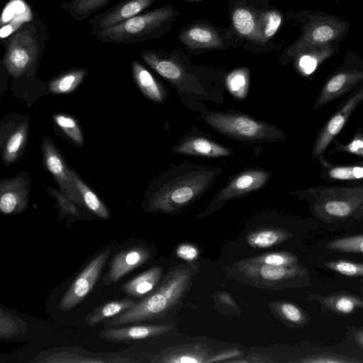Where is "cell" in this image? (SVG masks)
<instances>
[{
    "mask_svg": "<svg viewBox=\"0 0 363 363\" xmlns=\"http://www.w3.org/2000/svg\"><path fill=\"white\" fill-rule=\"evenodd\" d=\"M162 274L161 267H152L123 284L119 289L128 296L142 297L156 286Z\"/></svg>",
    "mask_w": 363,
    "mask_h": 363,
    "instance_id": "30",
    "label": "cell"
},
{
    "mask_svg": "<svg viewBox=\"0 0 363 363\" xmlns=\"http://www.w3.org/2000/svg\"><path fill=\"white\" fill-rule=\"evenodd\" d=\"M199 118L223 135L247 145L272 143L287 138L286 133L277 126L235 111L206 109Z\"/></svg>",
    "mask_w": 363,
    "mask_h": 363,
    "instance_id": "8",
    "label": "cell"
},
{
    "mask_svg": "<svg viewBox=\"0 0 363 363\" xmlns=\"http://www.w3.org/2000/svg\"><path fill=\"white\" fill-rule=\"evenodd\" d=\"M110 253L111 249L107 248L86 264L60 298L57 306L60 311L72 310L89 294L99 279Z\"/></svg>",
    "mask_w": 363,
    "mask_h": 363,
    "instance_id": "16",
    "label": "cell"
},
{
    "mask_svg": "<svg viewBox=\"0 0 363 363\" xmlns=\"http://www.w3.org/2000/svg\"><path fill=\"white\" fill-rule=\"evenodd\" d=\"M71 172L74 182L81 195L84 207L103 220L110 219V211L98 195L82 179L73 168L71 169Z\"/></svg>",
    "mask_w": 363,
    "mask_h": 363,
    "instance_id": "32",
    "label": "cell"
},
{
    "mask_svg": "<svg viewBox=\"0 0 363 363\" xmlns=\"http://www.w3.org/2000/svg\"><path fill=\"white\" fill-rule=\"evenodd\" d=\"M363 218V208L359 210L357 213L354 214L353 218L360 219Z\"/></svg>",
    "mask_w": 363,
    "mask_h": 363,
    "instance_id": "50",
    "label": "cell"
},
{
    "mask_svg": "<svg viewBox=\"0 0 363 363\" xmlns=\"http://www.w3.org/2000/svg\"><path fill=\"white\" fill-rule=\"evenodd\" d=\"M48 192L56 200L60 213L72 216L79 215L78 205L66 196L60 189L48 186Z\"/></svg>",
    "mask_w": 363,
    "mask_h": 363,
    "instance_id": "45",
    "label": "cell"
},
{
    "mask_svg": "<svg viewBox=\"0 0 363 363\" xmlns=\"http://www.w3.org/2000/svg\"><path fill=\"white\" fill-rule=\"evenodd\" d=\"M223 170L220 167L187 162L171 164L150 182L143 207L151 213H178L204 195Z\"/></svg>",
    "mask_w": 363,
    "mask_h": 363,
    "instance_id": "2",
    "label": "cell"
},
{
    "mask_svg": "<svg viewBox=\"0 0 363 363\" xmlns=\"http://www.w3.org/2000/svg\"><path fill=\"white\" fill-rule=\"evenodd\" d=\"M29 116L17 113L6 115L0 121V153L5 167L23 155L29 138Z\"/></svg>",
    "mask_w": 363,
    "mask_h": 363,
    "instance_id": "13",
    "label": "cell"
},
{
    "mask_svg": "<svg viewBox=\"0 0 363 363\" xmlns=\"http://www.w3.org/2000/svg\"><path fill=\"white\" fill-rule=\"evenodd\" d=\"M339 51V43H325L303 52L297 55L291 63L300 74L308 77L311 76L323 62Z\"/></svg>",
    "mask_w": 363,
    "mask_h": 363,
    "instance_id": "27",
    "label": "cell"
},
{
    "mask_svg": "<svg viewBox=\"0 0 363 363\" xmlns=\"http://www.w3.org/2000/svg\"><path fill=\"white\" fill-rule=\"evenodd\" d=\"M308 297L316 301L324 314L347 315L357 309H363V296L342 291L330 294L325 296L310 294Z\"/></svg>",
    "mask_w": 363,
    "mask_h": 363,
    "instance_id": "26",
    "label": "cell"
},
{
    "mask_svg": "<svg viewBox=\"0 0 363 363\" xmlns=\"http://www.w3.org/2000/svg\"><path fill=\"white\" fill-rule=\"evenodd\" d=\"M34 362H135L133 359L123 357H109L101 354L89 352L80 347L53 348L40 352L33 360Z\"/></svg>",
    "mask_w": 363,
    "mask_h": 363,
    "instance_id": "21",
    "label": "cell"
},
{
    "mask_svg": "<svg viewBox=\"0 0 363 363\" xmlns=\"http://www.w3.org/2000/svg\"><path fill=\"white\" fill-rule=\"evenodd\" d=\"M253 263L264 264L277 267H289L298 264L297 257L287 252H272L257 256L247 259Z\"/></svg>",
    "mask_w": 363,
    "mask_h": 363,
    "instance_id": "41",
    "label": "cell"
},
{
    "mask_svg": "<svg viewBox=\"0 0 363 363\" xmlns=\"http://www.w3.org/2000/svg\"><path fill=\"white\" fill-rule=\"evenodd\" d=\"M113 0H68L60 8L72 19L82 21L102 9Z\"/></svg>",
    "mask_w": 363,
    "mask_h": 363,
    "instance_id": "34",
    "label": "cell"
},
{
    "mask_svg": "<svg viewBox=\"0 0 363 363\" xmlns=\"http://www.w3.org/2000/svg\"><path fill=\"white\" fill-rule=\"evenodd\" d=\"M172 328L169 325H136L117 328H104L97 336L113 342H128L164 334Z\"/></svg>",
    "mask_w": 363,
    "mask_h": 363,
    "instance_id": "24",
    "label": "cell"
},
{
    "mask_svg": "<svg viewBox=\"0 0 363 363\" xmlns=\"http://www.w3.org/2000/svg\"><path fill=\"white\" fill-rule=\"evenodd\" d=\"M137 302L129 298L112 300L94 308L85 316L86 323L93 326L133 307Z\"/></svg>",
    "mask_w": 363,
    "mask_h": 363,
    "instance_id": "33",
    "label": "cell"
},
{
    "mask_svg": "<svg viewBox=\"0 0 363 363\" xmlns=\"http://www.w3.org/2000/svg\"><path fill=\"white\" fill-rule=\"evenodd\" d=\"M325 248L340 252L363 253V234L332 240L325 245Z\"/></svg>",
    "mask_w": 363,
    "mask_h": 363,
    "instance_id": "40",
    "label": "cell"
},
{
    "mask_svg": "<svg viewBox=\"0 0 363 363\" xmlns=\"http://www.w3.org/2000/svg\"><path fill=\"white\" fill-rule=\"evenodd\" d=\"M177 39L184 50L194 55L243 46V42L230 25L223 28L201 19L194 20L181 29Z\"/></svg>",
    "mask_w": 363,
    "mask_h": 363,
    "instance_id": "9",
    "label": "cell"
},
{
    "mask_svg": "<svg viewBox=\"0 0 363 363\" xmlns=\"http://www.w3.org/2000/svg\"><path fill=\"white\" fill-rule=\"evenodd\" d=\"M293 236L289 231L282 228H267L249 234L248 244L255 248H267L279 245Z\"/></svg>",
    "mask_w": 363,
    "mask_h": 363,
    "instance_id": "35",
    "label": "cell"
},
{
    "mask_svg": "<svg viewBox=\"0 0 363 363\" xmlns=\"http://www.w3.org/2000/svg\"><path fill=\"white\" fill-rule=\"evenodd\" d=\"M208 351L206 347L190 345L162 353L154 357L152 362L169 363H199L206 362Z\"/></svg>",
    "mask_w": 363,
    "mask_h": 363,
    "instance_id": "31",
    "label": "cell"
},
{
    "mask_svg": "<svg viewBox=\"0 0 363 363\" xmlns=\"http://www.w3.org/2000/svg\"><path fill=\"white\" fill-rule=\"evenodd\" d=\"M354 339L356 343L363 349V328H357L354 330Z\"/></svg>",
    "mask_w": 363,
    "mask_h": 363,
    "instance_id": "48",
    "label": "cell"
},
{
    "mask_svg": "<svg viewBox=\"0 0 363 363\" xmlns=\"http://www.w3.org/2000/svg\"><path fill=\"white\" fill-rule=\"evenodd\" d=\"M296 362L302 363H363V359L327 352L311 354Z\"/></svg>",
    "mask_w": 363,
    "mask_h": 363,
    "instance_id": "44",
    "label": "cell"
},
{
    "mask_svg": "<svg viewBox=\"0 0 363 363\" xmlns=\"http://www.w3.org/2000/svg\"><path fill=\"white\" fill-rule=\"evenodd\" d=\"M323 180L330 183L363 186V161L346 164L330 162L325 155L318 160Z\"/></svg>",
    "mask_w": 363,
    "mask_h": 363,
    "instance_id": "23",
    "label": "cell"
},
{
    "mask_svg": "<svg viewBox=\"0 0 363 363\" xmlns=\"http://www.w3.org/2000/svg\"><path fill=\"white\" fill-rule=\"evenodd\" d=\"M131 73L135 84L147 99L158 104L166 102L169 96L168 89L144 65L133 60Z\"/></svg>",
    "mask_w": 363,
    "mask_h": 363,
    "instance_id": "25",
    "label": "cell"
},
{
    "mask_svg": "<svg viewBox=\"0 0 363 363\" xmlns=\"http://www.w3.org/2000/svg\"><path fill=\"white\" fill-rule=\"evenodd\" d=\"M270 0H229L230 26L243 42L245 49L260 53V35Z\"/></svg>",
    "mask_w": 363,
    "mask_h": 363,
    "instance_id": "10",
    "label": "cell"
},
{
    "mask_svg": "<svg viewBox=\"0 0 363 363\" xmlns=\"http://www.w3.org/2000/svg\"><path fill=\"white\" fill-rule=\"evenodd\" d=\"M363 101V83L353 89L317 133L311 151V158L318 160L325 155L329 145L346 125L352 113Z\"/></svg>",
    "mask_w": 363,
    "mask_h": 363,
    "instance_id": "14",
    "label": "cell"
},
{
    "mask_svg": "<svg viewBox=\"0 0 363 363\" xmlns=\"http://www.w3.org/2000/svg\"><path fill=\"white\" fill-rule=\"evenodd\" d=\"M155 1L156 0H122L89 20L92 28L91 34L94 35L104 29L142 13Z\"/></svg>",
    "mask_w": 363,
    "mask_h": 363,
    "instance_id": "20",
    "label": "cell"
},
{
    "mask_svg": "<svg viewBox=\"0 0 363 363\" xmlns=\"http://www.w3.org/2000/svg\"><path fill=\"white\" fill-rule=\"evenodd\" d=\"M52 119L55 128L72 144L80 147L84 145L82 129L74 116L65 113H56L52 115Z\"/></svg>",
    "mask_w": 363,
    "mask_h": 363,
    "instance_id": "36",
    "label": "cell"
},
{
    "mask_svg": "<svg viewBox=\"0 0 363 363\" xmlns=\"http://www.w3.org/2000/svg\"><path fill=\"white\" fill-rule=\"evenodd\" d=\"M273 307L278 316L290 327L301 328L310 321L308 313L294 303L277 302Z\"/></svg>",
    "mask_w": 363,
    "mask_h": 363,
    "instance_id": "37",
    "label": "cell"
},
{
    "mask_svg": "<svg viewBox=\"0 0 363 363\" xmlns=\"http://www.w3.org/2000/svg\"><path fill=\"white\" fill-rule=\"evenodd\" d=\"M240 354V352L239 351L234 350L230 351V352H224V353L218 354L217 356L213 357V358L212 357L209 359H207L206 362H210L220 361V360L224 359L225 358L234 357L235 356H239Z\"/></svg>",
    "mask_w": 363,
    "mask_h": 363,
    "instance_id": "47",
    "label": "cell"
},
{
    "mask_svg": "<svg viewBox=\"0 0 363 363\" xmlns=\"http://www.w3.org/2000/svg\"><path fill=\"white\" fill-rule=\"evenodd\" d=\"M50 38L48 27L38 13L33 11L31 19L21 25L5 40L1 63L10 77L36 75Z\"/></svg>",
    "mask_w": 363,
    "mask_h": 363,
    "instance_id": "3",
    "label": "cell"
},
{
    "mask_svg": "<svg viewBox=\"0 0 363 363\" xmlns=\"http://www.w3.org/2000/svg\"><path fill=\"white\" fill-rule=\"evenodd\" d=\"M193 274L194 270L189 265L172 268L154 291L106 322L105 327L138 323L164 315L184 296Z\"/></svg>",
    "mask_w": 363,
    "mask_h": 363,
    "instance_id": "4",
    "label": "cell"
},
{
    "mask_svg": "<svg viewBox=\"0 0 363 363\" xmlns=\"http://www.w3.org/2000/svg\"><path fill=\"white\" fill-rule=\"evenodd\" d=\"M45 169L52 175L59 189L78 206L84 207L81 195L72 179L71 169L60 150L48 135L41 141Z\"/></svg>",
    "mask_w": 363,
    "mask_h": 363,
    "instance_id": "17",
    "label": "cell"
},
{
    "mask_svg": "<svg viewBox=\"0 0 363 363\" xmlns=\"http://www.w3.org/2000/svg\"><path fill=\"white\" fill-rule=\"evenodd\" d=\"M299 26L300 35L286 47L279 63L285 66L303 52L328 43H340L347 36L351 23L338 16L320 11L301 9L286 13Z\"/></svg>",
    "mask_w": 363,
    "mask_h": 363,
    "instance_id": "5",
    "label": "cell"
},
{
    "mask_svg": "<svg viewBox=\"0 0 363 363\" xmlns=\"http://www.w3.org/2000/svg\"><path fill=\"white\" fill-rule=\"evenodd\" d=\"M324 267L350 277H363V263L346 259L327 261Z\"/></svg>",
    "mask_w": 363,
    "mask_h": 363,
    "instance_id": "43",
    "label": "cell"
},
{
    "mask_svg": "<svg viewBox=\"0 0 363 363\" xmlns=\"http://www.w3.org/2000/svg\"><path fill=\"white\" fill-rule=\"evenodd\" d=\"M239 269L245 277L257 283L286 284L289 287L295 288L310 284L308 269L299 264L277 267L247 260L239 262Z\"/></svg>",
    "mask_w": 363,
    "mask_h": 363,
    "instance_id": "15",
    "label": "cell"
},
{
    "mask_svg": "<svg viewBox=\"0 0 363 363\" xmlns=\"http://www.w3.org/2000/svg\"><path fill=\"white\" fill-rule=\"evenodd\" d=\"M218 297H219V299L223 303H224L227 305H229V306H235V303L233 299L232 298V297L230 296V295H229L228 294L225 293V292L220 293L218 295Z\"/></svg>",
    "mask_w": 363,
    "mask_h": 363,
    "instance_id": "49",
    "label": "cell"
},
{
    "mask_svg": "<svg viewBox=\"0 0 363 363\" xmlns=\"http://www.w3.org/2000/svg\"><path fill=\"white\" fill-rule=\"evenodd\" d=\"M179 14L171 4H164L138 14L94 35L101 42L129 44L160 39L174 27Z\"/></svg>",
    "mask_w": 363,
    "mask_h": 363,
    "instance_id": "7",
    "label": "cell"
},
{
    "mask_svg": "<svg viewBox=\"0 0 363 363\" xmlns=\"http://www.w3.org/2000/svg\"><path fill=\"white\" fill-rule=\"evenodd\" d=\"M140 55L152 69L173 86L189 109L200 112L206 110L200 103L201 100L224 103L225 69L194 65L190 54L182 48L169 52L160 48L147 49Z\"/></svg>",
    "mask_w": 363,
    "mask_h": 363,
    "instance_id": "1",
    "label": "cell"
},
{
    "mask_svg": "<svg viewBox=\"0 0 363 363\" xmlns=\"http://www.w3.org/2000/svg\"><path fill=\"white\" fill-rule=\"evenodd\" d=\"M87 68L74 67L64 70L47 82L50 94H69L82 84L87 74Z\"/></svg>",
    "mask_w": 363,
    "mask_h": 363,
    "instance_id": "29",
    "label": "cell"
},
{
    "mask_svg": "<svg viewBox=\"0 0 363 363\" xmlns=\"http://www.w3.org/2000/svg\"><path fill=\"white\" fill-rule=\"evenodd\" d=\"M150 255L148 249L140 245L129 246L121 250L111 260L108 273L103 277L104 284H116L125 274L147 262Z\"/></svg>",
    "mask_w": 363,
    "mask_h": 363,
    "instance_id": "22",
    "label": "cell"
},
{
    "mask_svg": "<svg viewBox=\"0 0 363 363\" xmlns=\"http://www.w3.org/2000/svg\"><path fill=\"white\" fill-rule=\"evenodd\" d=\"M359 292L362 296H363V286L359 287Z\"/></svg>",
    "mask_w": 363,
    "mask_h": 363,
    "instance_id": "52",
    "label": "cell"
},
{
    "mask_svg": "<svg viewBox=\"0 0 363 363\" xmlns=\"http://www.w3.org/2000/svg\"><path fill=\"white\" fill-rule=\"evenodd\" d=\"M11 89L16 97L21 99L29 106L39 98L50 94L47 83L36 75L12 78Z\"/></svg>",
    "mask_w": 363,
    "mask_h": 363,
    "instance_id": "28",
    "label": "cell"
},
{
    "mask_svg": "<svg viewBox=\"0 0 363 363\" xmlns=\"http://www.w3.org/2000/svg\"><path fill=\"white\" fill-rule=\"evenodd\" d=\"M31 191L30 174L22 171L12 177H4L0 181V210L6 215L24 212L29 203Z\"/></svg>",
    "mask_w": 363,
    "mask_h": 363,
    "instance_id": "18",
    "label": "cell"
},
{
    "mask_svg": "<svg viewBox=\"0 0 363 363\" xmlns=\"http://www.w3.org/2000/svg\"><path fill=\"white\" fill-rule=\"evenodd\" d=\"M225 85L234 98L244 100L249 89L250 69L247 67H240L228 72L225 76Z\"/></svg>",
    "mask_w": 363,
    "mask_h": 363,
    "instance_id": "38",
    "label": "cell"
},
{
    "mask_svg": "<svg viewBox=\"0 0 363 363\" xmlns=\"http://www.w3.org/2000/svg\"><path fill=\"white\" fill-rule=\"evenodd\" d=\"M363 83V57L347 50L342 65L328 76L313 104L318 110Z\"/></svg>",
    "mask_w": 363,
    "mask_h": 363,
    "instance_id": "11",
    "label": "cell"
},
{
    "mask_svg": "<svg viewBox=\"0 0 363 363\" xmlns=\"http://www.w3.org/2000/svg\"><path fill=\"white\" fill-rule=\"evenodd\" d=\"M177 255L178 257L186 261H194L198 257L197 248L191 244H181L177 248Z\"/></svg>",
    "mask_w": 363,
    "mask_h": 363,
    "instance_id": "46",
    "label": "cell"
},
{
    "mask_svg": "<svg viewBox=\"0 0 363 363\" xmlns=\"http://www.w3.org/2000/svg\"><path fill=\"white\" fill-rule=\"evenodd\" d=\"M289 193L308 201L312 213L325 223L353 218L363 208V186L320 185Z\"/></svg>",
    "mask_w": 363,
    "mask_h": 363,
    "instance_id": "6",
    "label": "cell"
},
{
    "mask_svg": "<svg viewBox=\"0 0 363 363\" xmlns=\"http://www.w3.org/2000/svg\"><path fill=\"white\" fill-rule=\"evenodd\" d=\"M333 148L329 153L343 152L352 155L363 159V131L360 127H357L352 140L346 143H342L337 140L332 143Z\"/></svg>",
    "mask_w": 363,
    "mask_h": 363,
    "instance_id": "42",
    "label": "cell"
},
{
    "mask_svg": "<svg viewBox=\"0 0 363 363\" xmlns=\"http://www.w3.org/2000/svg\"><path fill=\"white\" fill-rule=\"evenodd\" d=\"M272 173L259 167L245 168L229 178L225 185L213 196L199 217L207 216L220 209L234 199L245 196L266 186Z\"/></svg>",
    "mask_w": 363,
    "mask_h": 363,
    "instance_id": "12",
    "label": "cell"
},
{
    "mask_svg": "<svg viewBox=\"0 0 363 363\" xmlns=\"http://www.w3.org/2000/svg\"><path fill=\"white\" fill-rule=\"evenodd\" d=\"M172 151L176 154L208 158L235 155L233 149L215 141L195 128L180 138Z\"/></svg>",
    "mask_w": 363,
    "mask_h": 363,
    "instance_id": "19",
    "label": "cell"
},
{
    "mask_svg": "<svg viewBox=\"0 0 363 363\" xmlns=\"http://www.w3.org/2000/svg\"><path fill=\"white\" fill-rule=\"evenodd\" d=\"M184 3L186 4H191V3H195V2H199L204 0H183Z\"/></svg>",
    "mask_w": 363,
    "mask_h": 363,
    "instance_id": "51",
    "label": "cell"
},
{
    "mask_svg": "<svg viewBox=\"0 0 363 363\" xmlns=\"http://www.w3.org/2000/svg\"><path fill=\"white\" fill-rule=\"evenodd\" d=\"M28 331V325L18 317L0 308V338L7 339L23 334Z\"/></svg>",
    "mask_w": 363,
    "mask_h": 363,
    "instance_id": "39",
    "label": "cell"
}]
</instances>
